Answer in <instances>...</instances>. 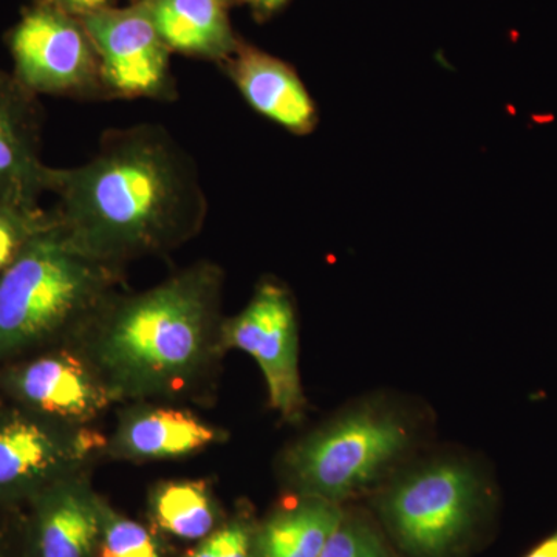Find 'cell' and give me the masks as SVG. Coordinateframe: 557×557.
<instances>
[{
    "mask_svg": "<svg viewBox=\"0 0 557 557\" xmlns=\"http://www.w3.org/2000/svg\"><path fill=\"white\" fill-rule=\"evenodd\" d=\"M46 193L57 196L51 211L70 244L121 269L185 247L209 214L196 160L153 123L104 132L79 166H50Z\"/></svg>",
    "mask_w": 557,
    "mask_h": 557,
    "instance_id": "obj_1",
    "label": "cell"
},
{
    "mask_svg": "<svg viewBox=\"0 0 557 557\" xmlns=\"http://www.w3.org/2000/svg\"><path fill=\"white\" fill-rule=\"evenodd\" d=\"M225 273L199 260L143 292L116 289L70 341L116 405L208 403L223 346Z\"/></svg>",
    "mask_w": 557,
    "mask_h": 557,
    "instance_id": "obj_2",
    "label": "cell"
},
{
    "mask_svg": "<svg viewBox=\"0 0 557 557\" xmlns=\"http://www.w3.org/2000/svg\"><path fill=\"white\" fill-rule=\"evenodd\" d=\"M123 282L124 269L73 247L57 220L0 273V366L69 344Z\"/></svg>",
    "mask_w": 557,
    "mask_h": 557,
    "instance_id": "obj_3",
    "label": "cell"
},
{
    "mask_svg": "<svg viewBox=\"0 0 557 557\" xmlns=\"http://www.w3.org/2000/svg\"><path fill=\"white\" fill-rule=\"evenodd\" d=\"M416 437V424L405 410L370 399L287 446L277 472L295 496L339 505L394 471Z\"/></svg>",
    "mask_w": 557,
    "mask_h": 557,
    "instance_id": "obj_4",
    "label": "cell"
},
{
    "mask_svg": "<svg viewBox=\"0 0 557 557\" xmlns=\"http://www.w3.org/2000/svg\"><path fill=\"white\" fill-rule=\"evenodd\" d=\"M485 496L478 469L457 458H437L399 472L381 509L410 556L450 557L467 542Z\"/></svg>",
    "mask_w": 557,
    "mask_h": 557,
    "instance_id": "obj_5",
    "label": "cell"
},
{
    "mask_svg": "<svg viewBox=\"0 0 557 557\" xmlns=\"http://www.w3.org/2000/svg\"><path fill=\"white\" fill-rule=\"evenodd\" d=\"M108 437L39 416L0 397V507H25L53 483L91 469Z\"/></svg>",
    "mask_w": 557,
    "mask_h": 557,
    "instance_id": "obj_6",
    "label": "cell"
},
{
    "mask_svg": "<svg viewBox=\"0 0 557 557\" xmlns=\"http://www.w3.org/2000/svg\"><path fill=\"white\" fill-rule=\"evenodd\" d=\"M9 49L13 75L38 97L110 100L94 40L81 17L57 3L28 7L10 32Z\"/></svg>",
    "mask_w": 557,
    "mask_h": 557,
    "instance_id": "obj_7",
    "label": "cell"
},
{
    "mask_svg": "<svg viewBox=\"0 0 557 557\" xmlns=\"http://www.w3.org/2000/svg\"><path fill=\"white\" fill-rule=\"evenodd\" d=\"M226 351H245L258 362L271 409L282 421L298 424L306 417L307 398L299 370V324L287 285L277 278L260 281L239 313L223 322Z\"/></svg>",
    "mask_w": 557,
    "mask_h": 557,
    "instance_id": "obj_8",
    "label": "cell"
},
{
    "mask_svg": "<svg viewBox=\"0 0 557 557\" xmlns=\"http://www.w3.org/2000/svg\"><path fill=\"white\" fill-rule=\"evenodd\" d=\"M0 397L75 426H94L116 406L97 372L70 344L0 366Z\"/></svg>",
    "mask_w": 557,
    "mask_h": 557,
    "instance_id": "obj_9",
    "label": "cell"
},
{
    "mask_svg": "<svg viewBox=\"0 0 557 557\" xmlns=\"http://www.w3.org/2000/svg\"><path fill=\"white\" fill-rule=\"evenodd\" d=\"M81 21L100 57L110 100L174 101L177 98L171 50L141 3L135 0L126 9L109 7Z\"/></svg>",
    "mask_w": 557,
    "mask_h": 557,
    "instance_id": "obj_10",
    "label": "cell"
},
{
    "mask_svg": "<svg viewBox=\"0 0 557 557\" xmlns=\"http://www.w3.org/2000/svg\"><path fill=\"white\" fill-rule=\"evenodd\" d=\"M228 431L185 406L160 401L123 405L106 456L129 463L182 460L228 440Z\"/></svg>",
    "mask_w": 557,
    "mask_h": 557,
    "instance_id": "obj_11",
    "label": "cell"
},
{
    "mask_svg": "<svg viewBox=\"0 0 557 557\" xmlns=\"http://www.w3.org/2000/svg\"><path fill=\"white\" fill-rule=\"evenodd\" d=\"M91 469L40 491L25 505L28 557H95L104 502L90 485Z\"/></svg>",
    "mask_w": 557,
    "mask_h": 557,
    "instance_id": "obj_12",
    "label": "cell"
},
{
    "mask_svg": "<svg viewBox=\"0 0 557 557\" xmlns=\"http://www.w3.org/2000/svg\"><path fill=\"white\" fill-rule=\"evenodd\" d=\"M49 168L42 160L38 95L0 70V207L39 205Z\"/></svg>",
    "mask_w": 557,
    "mask_h": 557,
    "instance_id": "obj_13",
    "label": "cell"
},
{
    "mask_svg": "<svg viewBox=\"0 0 557 557\" xmlns=\"http://www.w3.org/2000/svg\"><path fill=\"white\" fill-rule=\"evenodd\" d=\"M222 65L249 108L260 115L298 137L317 129V104L288 62L240 40Z\"/></svg>",
    "mask_w": 557,
    "mask_h": 557,
    "instance_id": "obj_14",
    "label": "cell"
},
{
    "mask_svg": "<svg viewBox=\"0 0 557 557\" xmlns=\"http://www.w3.org/2000/svg\"><path fill=\"white\" fill-rule=\"evenodd\" d=\"M168 49L223 64L239 47L222 0H137Z\"/></svg>",
    "mask_w": 557,
    "mask_h": 557,
    "instance_id": "obj_15",
    "label": "cell"
},
{
    "mask_svg": "<svg viewBox=\"0 0 557 557\" xmlns=\"http://www.w3.org/2000/svg\"><path fill=\"white\" fill-rule=\"evenodd\" d=\"M343 518L338 504L293 496L256 530L255 557H319Z\"/></svg>",
    "mask_w": 557,
    "mask_h": 557,
    "instance_id": "obj_16",
    "label": "cell"
},
{
    "mask_svg": "<svg viewBox=\"0 0 557 557\" xmlns=\"http://www.w3.org/2000/svg\"><path fill=\"white\" fill-rule=\"evenodd\" d=\"M149 512L161 533L200 542L218 528L219 507L205 479L161 480L150 487Z\"/></svg>",
    "mask_w": 557,
    "mask_h": 557,
    "instance_id": "obj_17",
    "label": "cell"
},
{
    "mask_svg": "<svg viewBox=\"0 0 557 557\" xmlns=\"http://www.w3.org/2000/svg\"><path fill=\"white\" fill-rule=\"evenodd\" d=\"M57 223V215L40 205H3L0 207V273L20 258L40 233Z\"/></svg>",
    "mask_w": 557,
    "mask_h": 557,
    "instance_id": "obj_18",
    "label": "cell"
},
{
    "mask_svg": "<svg viewBox=\"0 0 557 557\" xmlns=\"http://www.w3.org/2000/svg\"><path fill=\"white\" fill-rule=\"evenodd\" d=\"M95 557H161V547L159 539L148 527L116 515L104 504Z\"/></svg>",
    "mask_w": 557,
    "mask_h": 557,
    "instance_id": "obj_19",
    "label": "cell"
},
{
    "mask_svg": "<svg viewBox=\"0 0 557 557\" xmlns=\"http://www.w3.org/2000/svg\"><path fill=\"white\" fill-rule=\"evenodd\" d=\"M319 557H391L383 539L368 522L344 515Z\"/></svg>",
    "mask_w": 557,
    "mask_h": 557,
    "instance_id": "obj_20",
    "label": "cell"
},
{
    "mask_svg": "<svg viewBox=\"0 0 557 557\" xmlns=\"http://www.w3.org/2000/svg\"><path fill=\"white\" fill-rule=\"evenodd\" d=\"M256 530L247 518L230 520L197 542V547L183 557H255Z\"/></svg>",
    "mask_w": 557,
    "mask_h": 557,
    "instance_id": "obj_21",
    "label": "cell"
},
{
    "mask_svg": "<svg viewBox=\"0 0 557 557\" xmlns=\"http://www.w3.org/2000/svg\"><path fill=\"white\" fill-rule=\"evenodd\" d=\"M9 507H0V515H2L3 509ZM22 516V512H21ZM20 516V518H21ZM17 518V519H20ZM16 519V520H17ZM24 520H25V512L24 516H22V519L20 522H17L16 527H13L14 520L11 519V522H3L2 519H0V557H17L16 556V548L22 547V545H25V533L24 537H21L20 541L16 542V539L20 536L22 531H24Z\"/></svg>",
    "mask_w": 557,
    "mask_h": 557,
    "instance_id": "obj_22",
    "label": "cell"
},
{
    "mask_svg": "<svg viewBox=\"0 0 557 557\" xmlns=\"http://www.w3.org/2000/svg\"><path fill=\"white\" fill-rule=\"evenodd\" d=\"M50 2L57 3L58 7L75 14V16L83 17L95 13V11L113 7L115 0H50Z\"/></svg>",
    "mask_w": 557,
    "mask_h": 557,
    "instance_id": "obj_23",
    "label": "cell"
},
{
    "mask_svg": "<svg viewBox=\"0 0 557 557\" xmlns=\"http://www.w3.org/2000/svg\"><path fill=\"white\" fill-rule=\"evenodd\" d=\"M289 0H247L249 7H251L252 14L256 20L263 22L273 17L277 11L284 9Z\"/></svg>",
    "mask_w": 557,
    "mask_h": 557,
    "instance_id": "obj_24",
    "label": "cell"
},
{
    "mask_svg": "<svg viewBox=\"0 0 557 557\" xmlns=\"http://www.w3.org/2000/svg\"><path fill=\"white\" fill-rule=\"evenodd\" d=\"M525 557H557V531Z\"/></svg>",
    "mask_w": 557,
    "mask_h": 557,
    "instance_id": "obj_25",
    "label": "cell"
},
{
    "mask_svg": "<svg viewBox=\"0 0 557 557\" xmlns=\"http://www.w3.org/2000/svg\"><path fill=\"white\" fill-rule=\"evenodd\" d=\"M222 2L226 3V5H233V3L247 2V0H222Z\"/></svg>",
    "mask_w": 557,
    "mask_h": 557,
    "instance_id": "obj_26",
    "label": "cell"
}]
</instances>
